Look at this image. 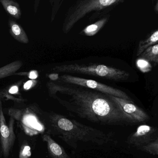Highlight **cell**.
Returning a JSON list of instances; mask_svg holds the SVG:
<instances>
[{
  "label": "cell",
  "instance_id": "6da1fadb",
  "mask_svg": "<svg viewBox=\"0 0 158 158\" xmlns=\"http://www.w3.org/2000/svg\"><path fill=\"white\" fill-rule=\"evenodd\" d=\"M51 97L79 118L100 125L129 123L119 106L110 96L73 84L47 83Z\"/></svg>",
  "mask_w": 158,
  "mask_h": 158
},
{
  "label": "cell",
  "instance_id": "7a4b0ae2",
  "mask_svg": "<svg viewBox=\"0 0 158 158\" xmlns=\"http://www.w3.org/2000/svg\"><path fill=\"white\" fill-rule=\"evenodd\" d=\"M43 118L46 128L45 134L60 138L74 149H77L79 143L101 147L114 142L112 134L82 124L61 114L44 112Z\"/></svg>",
  "mask_w": 158,
  "mask_h": 158
},
{
  "label": "cell",
  "instance_id": "3957f363",
  "mask_svg": "<svg viewBox=\"0 0 158 158\" xmlns=\"http://www.w3.org/2000/svg\"><path fill=\"white\" fill-rule=\"evenodd\" d=\"M52 70L54 72L90 75L114 81L125 80L129 79L130 75V73L125 70L106 65L97 64L62 65L55 66Z\"/></svg>",
  "mask_w": 158,
  "mask_h": 158
},
{
  "label": "cell",
  "instance_id": "277c9868",
  "mask_svg": "<svg viewBox=\"0 0 158 158\" xmlns=\"http://www.w3.org/2000/svg\"><path fill=\"white\" fill-rule=\"evenodd\" d=\"M123 0H83L78 1L70 7L63 23V32L67 33L75 24L86 14L94 11H102L112 7L120 3Z\"/></svg>",
  "mask_w": 158,
  "mask_h": 158
},
{
  "label": "cell",
  "instance_id": "5b68a950",
  "mask_svg": "<svg viewBox=\"0 0 158 158\" xmlns=\"http://www.w3.org/2000/svg\"><path fill=\"white\" fill-rule=\"evenodd\" d=\"M60 81L65 83L77 85L97 91L108 95L132 101L131 98L125 92L93 80L84 79L69 74H64L59 78V82Z\"/></svg>",
  "mask_w": 158,
  "mask_h": 158
},
{
  "label": "cell",
  "instance_id": "8992f818",
  "mask_svg": "<svg viewBox=\"0 0 158 158\" xmlns=\"http://www.w3.org/2000/svg\"><path fill=\"white\" fill-rule=\"evenodd\" d=\"M36 107L28 108L24 110H20L23 115L20 119V122L25 132L30 135H35L39 134H46V128L44 122L43 118L40 119L34 112ZM43 114V113H42Z\"/></svg>",
  "mask_w": 158,
  "mask_h": 158
},
{
  "label": "cell",
  "instance_id": "52a82bcc",
  "mask_svg": "<svg viewBox=\"0 0 158 158\" xmlns=\"http://www.w3.org/2000/svg\"><path fill=\"white\" fill-rule=\"evenodd\" d=\"M15 120L10 118L8 124L6 121L3 112L2 103L0 100V135L1 144L4 156L7 158L15 143V134L14 133Z\"/></svg>",
  "mask_w": 158,
  "mask_h": 158
},
{
  "label": "cell",
  "instance_id": "ba28073f",
  "mask_svg": "<svg viewBox=\"0 0 158 158\" xmlns=\"http://www.w3.org/2000/svg\"><path fill=\"white\" fill-rule=\"evenodd\" d=\"M121 109L130 123H139L148 121L149 115L141 108L136 105L133 101L110 96Z\"/></svg>",
  "mask_w": 158,
  "mask_h": 158
},
{
  "label": "cell",
  "instance_id": "9c48e42d",
  "mask_svg": "<svg viewBox=\"0 0 158 158\" xmlns=\"http://www.w3.org/2000/svg\"><path fill=\"white\" fill-rule=\"evenodd\" d=\"M157 130L156 128L147 124H143L137 127L135 132L128 137V143L135 146H143L155 139Z\"/></svg>",
  "mask_w": 158,
  "mask_h": 158
},
{
  "label": "cell",
  "instance_id": "30bf717a",
  "mask_svg": "<svg viewBox=\"0 0 158 158\" xmlns=\"http://www.w3.org/2000/svg\"><path fill=\"white\" fill-rule=\"evenodd\" d=\"M42 139L47 146L49 156L52 158H71L65 149L56 143L52 136L48 134H44Z\"/></svg>",
  "mask_w": 158,
  "mask_h": 158
},
{
  "label": "cell",
  "instance_id": "8fae6325",
  "mask_svg": "<svg viewBox=\"0 0 158 158\" xmlns=\"http://www.w3.org/2000/svg\"><path fill=\"white\" fill-rule=\"evenodd\" d=\"M8 24L9 32L15 40L21 43H28L29 40L27 35L19 24L14 19H9Z\"/></svg>",
  "mask_w": 158,
  "mask_h": 158
},
{
  "label": "cell",
  "instance_id": "7c38bea8",
  "mask_svg": "<svg viewBox=\"0 0 158 158\" xmlns=\"http://www.w3.org/2000/svg\"><path fill=\"white\" fill-rule=\"evenodd\" d=\"M157 44H158V29L145 39L140 41L136 56L139 57L147 49Z\"/></svg>",
  "mask_w": 158,
  "mask_h": 158
},
{
  "label": "cell",
  "instance_id": "4fadbf2b",
  "mask_svg": "<svg viewBox=\"0 0 158 158\" xmlns=\"http://www.w3.org/2000/svg\"><path fill=\"white\" fill-rule=\"evenodd\" d=\"M0 3L7 14L16 19H19L21 15L19 4L12 0H0Z\"/></svg>",
  "mask_w": 158,
  "mask_h": 158
},
{
  "label": "cell",
  "instance_id": "5bb4252c",
  "mask_svg": "<svg viewBox=\"0 0 158 158\" xmlns=\"http://www.w3.org/2000/svg\"><path fill=\"white\" fill-rule=\"evenodd\" d=\"M23 66L21 60H16L0 68V79L15 75Z\"/></svg>",
  "mask_w": 158,
  "mask_h": 158
},
{
  "label": "cell",
  "instance_id": "9a60e30c",
  "mask_svg": "<svg viewBox=\"0 0 158 158\" xmlns=\"http://www.w3.org/2000/svg\"><path fill=\"white\" fill-rule=\"evenodd\" d=\"M108 20V18L106 17L99 19L94 24L85 27L81 33L87 36H92L98 33Z\"/></svg>",
  "mask_w": 158,
  "mask_h": 158
},
{
  "label": "cell",
  "instance_id": "2e32d148",
  "mask_svg": "<svg viewBox=\"0 0 158 158\" xmlns=\"http://www.w3.org/2000/svg\"><path fill=\"white\" fill-rule=\"evenodd\" d=\"M139 57L154 65L158 64V44L151 46L144 51Z\"/></svg>",
  "mask_w": 158,
  "mask_h": 158
},
{
  "label": "cell",
  "instance_id": "e0dca14e",
  "mask_svg": "<svg viewBox=\"0 0 158 158\" xmlns=\"http://www.w3.org/2000/svg\"><path fill=\"white\" fill-rule=\"evenodd\" d=\"M142 150L150 155L158 156V138L142 147Z\"/></svg>",
  "mask_w": 158,
  "mask_h": 158
},
{
  "label": "cell",
  "instance_id": "ac0fdd59",
  "mask_svg": "<svg viewBox=\"0 0 158 158\" xmlns=\"http://www.w3.org/2000/svg\"><path fill=\"white\" fill-rule=\"evenodd\" d=\"M31 156V147L29 146H22L19 153V158H30Z\"/></svg>",
  "mask_w": 158,
  "mask_h": 158
},
{
  "label": "cell",
  "instance_id": "d6986e66",
  "mask_svg": "<svg viewBox=\"0 0 158 158\" xmlns=\"http://www.w3.org/2000/svg\"><path fill=\"white\" fill-rule=\"evenodd\" d=\"M37 81L35 80H30L24 83L23 88L25 90H29L31 89L37 84Z\"/></svg>",
  "mask_w": 158,
  "mask_h": 158
},
{
  "label": "cell",
  "instance_id": "ffe728a7",
  "mask_svg": "<svg viewBox=\"0 0 158 158\" xmlns=\"http://www.w3.org/2000/svg\"><path fill=\"white\" fill-rule=\"evenodd\" d=\"M19 83L18 84H15V85H12L8 90V92L11 95L17 94H18L19 91Z\"/></svg>",
  "mask_w": 158,
  "mask_h": 158
},
{
  "label": "cell",
  "instance_id": "44dd1931",
  "mask_svg": "<svg viewBox=\"0 0 158 158\" xmlns=\"http://www.w3.org/2000/svg\"><path fill=\"white\" fill-rule=\"evenodd\" d=\"M62 2H63V1H60L59 3L57 4V5H54L53 6V10L52 14V20L54 19L56 13H57L58 9L60 7V6L62 4Z\"/></svg>",
  "mask_w": 158,
  "mask_h": 158
},
{
  "label": "cell",
  "instance_id": "7402d4cb",
  "mask_svg": "<svg viewBox=\"0 0 158 158\" xmlns=\"http://www.w3.org/2000/svg\"><path fill=\"white\" fill-rule=\"evenodd\" d=\"M39 76L38 71L36 70H31L28 72V77L29 79H31V80H35L37 79Z\"/></svg>",
  "mask_w": 158,
  "mask_h": 158
},
{
  "label": "cell",
  "instance_id": "603a6c76",
  "mask_svg": "<svg viewBox=\"0 0 158 158\" xmlns=\"http://www.w3.org/2000/svg\"><path fill=\"white\" fill-rule=\"evenodd\" d=\"M48 78L52 81H57L59 79V74L56 73H51L48 75Z\"/></svg>",
  "mask_w": 158,
  "mask_h": 158
},
{
  "label": "cell",
  "instance_id": "cb8c5ba5",
  "mask_svg": "<svg viewBox=\"0 0 158 158\" xmlns=\"http://www.w3.org/2000/svg\"><path fill=\"white\" fill-rule=\"evenodd\" d=\"M155 10L156 12L158 13V1L157 2L156 4V6H155Z\"/></svg>",
  "mask_w": 158,
  "mask_h": 158
}]
</instances>
